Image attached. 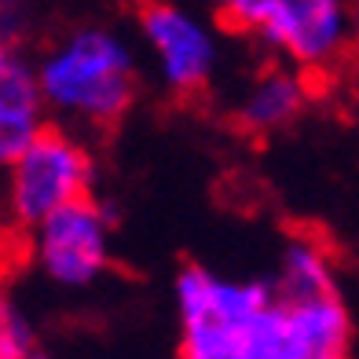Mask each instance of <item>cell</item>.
Instances as JSON below:
<instances>
[{
  "mask_svg": "<svg viewBox=\"0 0 359 359\" xmlns=\"http://www.w3.org/2000/svg\"><path fill=\"white\" fill-rule=\"evenodd\" d=\"M136 22L169 92L194 95L209 85L220 52L209 26L198 15L172 4V0H143L136 11Z\"/></svg>",
  "mask_w": 359,
  "mask_h": 359,
  "instance_id": "8992f818",
  "label": "cell"
},
{
  "mask_svg": "<svg viewBox=\"0 0 359 359\" xmlns=\"http://www.w3.org/2000/svg\"><path fill=\"white\" fill-rule=\"evenodd\" d=\"M44 110L48 100L41 92L37 67L22 59L19 48H4V59H0V158L4 165L48 128Z\"/></svg>",
  "mask_w": 359,
  "mask_h": 359,
  "instance_id": "52a82bcc",
  "label": "cell"
},
{
  "mask_svg": "<svg viewBox=\"0 0 359 359\" xmlns=\"http://www.w3.org/2000/svg\"><path fill=\"white\" fill-rule=\"evenodd\" d=\"M275 290L283 297H319V293H334L337 279H334V260L326 253V246L312 235H293L283 257H279V279Z\"/></svg>",
  "mask_w": 359,
  "mask_h": 359,
  "instance_id": "9c48e42d",
  "label": "cell"
},
{
  "mask_svg": "<svg viewBox=\"0 0 359 359\" xmlns=\"http://www.w3.org/2000/svg\"><path fill=\"white\" fill-rule=\"evenodd\" d=\"M0 11H4V22H0V29H4V48H15V41H19L22 29H26L22 0H4V4H0Z\"/></svg>",
  "mask_w": 359,
  "mask_h": 359,
  "instance_id": "7c38bea8",
  "label": "cell"
},
{
  "mask_svg": "<svg viewBox=\"0 0 359 359\" xmlns=\"http://www.w3.org/2000/svg\"><path fill=\"white\" fill-rule=\"evenodd\" d=\"M304 74L334 70L352 52L348 0H264L250 29Z\"/></svg>",
  "mask_w": 359,
  "mask_h": 359,
  "instance_id": "277c9868",
  "label": "cell"
},
{
  "mask_svg": "<svg viewBox=\"0 0 359 359\" xmlns=\"http://www.w3.org/2000/svg\"><path fill=\"white\" fill-rule=\"evenodd\" d=\"M172 293L180 359H352V316L337 290L283 297L275 283L187 264Z\"/></svg>",
  "mask_w": 359,
  "mask_h": 359,
  "instance_id": "6da1fadb",
  "label": "cell"
},
{
  "mask_svg": "<svg viewBox=\"0 0 359 359\" xmlns=\"http://www.w3.org/2000/svg\"><path fill=\"white\" fill-rule=\"evenodd\" d=\"M48 110L81 125H114L136 100V59L114 29L77 26L37 62Z\"/></svg>",
  "mask_w": 359,
  "mask_h": 359,
  "instance_id": "7a4b0ae2",
  "label": "cell"
},
{
  "mask_svg": "<svg viewBox=\"0 0 359 359\" xmlns=\"http://www.w3.org/2000/svg\"><path fill=\"white\" fill-rule=\"evenodd\" d=\"M88 187L92 158L85 143L52 125L8 161V213L26 231L59 209L88 198Z\"/></svg>",
  "mask_w": 359,
  "mask_h": 359,
  "instance_id": "3957f363",
  "label": "cell"
},
{
  "mask_svg": "<svg viewBox=\"0 0 359 359\" xmlns=\"http://www.w3.org/2000/svg\"><path fill=\"white\" fill-rule=\"evenodd\" d=\"M348 19H352V52H359V0H348Z\"/></svg>",
  "mask_w": 359,
  "mask_h": 359,
  "instance_id": "4fadbf2b",
  "label": "cell"
},
{
  "mask_svg": "<svg viewBox=\"0 0 359 359\" xmlns=\"http://www.w3.org/2000/svg\"><path fill=\"white\" fill-rule=\"evenodd\" d=\"M308 103V77L297 67L260 70L235 107V121L253 136H271L286 128Z\"/></svg>",
  "mask_w": 359,
  "mask_h": 359,
  "instance_id": "ba28073f",
  "label": "cell"
},
{
  "mask_svg": "<svg viewBox=\"0 0 359 359\" xmlns=\"http://www.w3.org/2000/svg\"><path fill=\"white\" fill-rule=\"evenodd\" d=\"M37 348L34 326L11 301L0 304V359H29Z\"/></svg>",
  "mask_w": 359,
  "mask_h": 359,
  "instance_id": "30bf717a",
  "label": "cell"
},
{
  "mask_svg": "<svg viewBox=\"0 0 359 359\" xmlns=\"http://www.w3.org/2000/svg\"><path fill=\"white\" fill-rule=\"evenodd\" d=\"M29 359H48V355H44V352H34V355H29Z\"/></svg>",
  "mask_w": 359,
  "mask_h": 359,
  "instance_id": "5bb4252c",
  "label": "cell"
},
{
  "mask_svg": "<svg viewBox=\"0 0 359 359\" xmlns=\"http://www.w3.org/2000/svg\"><path fill=\"white\" fill-rule=\"evenodd\" d=\"M220 4V15L231 26H238V29H253V22H257V15H260V8H264V0H217Z\"/></svg>",
  "mask_w": 359,
  "mask_h": 359,
  "instance_id": "8fae6325",
  "label": "cell"
},
{
  "mask_svg": "<svg viewBox=\"0 0 359 359\" xmlns=\"http://www.w3.org/2000/svg\"><path fill=\"white\" fill-rule=\"evenodd\" d=\"M110 209L88 194L29 231L34 260L59 286H88L110 268Z\"/></svg>",
  "mask_w": 359,
  "mask_h": 359,
  "instance_id": "5b68a950",
  "label": "cell"
}]
</instances>
